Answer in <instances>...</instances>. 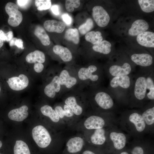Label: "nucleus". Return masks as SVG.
I'll return each instance as SVG.
<instances>
[{"label":"nucleus","mask_w":154,"mask_h":154,"mask_svg":"<svg viewBox=\"0 0 154 154\" xmlns=\"http://www.w3.org/2000/svg\"><path fill=\"white\" fill-rule=\"evenodd\" d=\"M75 68L79 88L83 90L103 85L105 76L103 66L92 63Z\"/></svg>","instance_id":"nucleus-1"},{"label":"nucleus","mask_w":154,"mask_h":154,"mask_svg":"<svg viewBox=\"0 0 154 154\" xmlns=\"http://www.w3.org/2000/svg\"><path fill=\"white\" fill-rule=\"evenodd\" d=\"M86 98L92 99L100 108L109 110L114 106L116 98L107 88L103 85L83 90Z\"/></svg>","instance_id":"nucleus-2"},{"label":"nucleus","mask_w":154,"mask_h":154,"mask_svg":"<svg viewBox=\"0 0 154 154\" xmlns=\"http://www.w3.org/2000/svg\"><path fill=\"white\" fill-rule=\"evenodd\" d=\"M153 69L154 68L140 67L139 70L135 71L134 74L129 99L140 102L146 98L147 77L149 72Z\"/></svg>","instance_id":"nucleus-3"},{"label":"nucleus","mask_w":154,"mask_h":154,"mask_svg":"<svg viewBox=\"0 0 154 154\" xmlns=\"http://www.w3.org/2000/svg\"><path fill=\"white\" fill-rule=\"evenodd\" d=\"M133 75L134 74L115 77L109 79L107 88L116 99L123 100L129 99Z\"/></svg>","instance_id":"nucleus-4"},{"label":"nucleus","mask_w":154,"mask_h":154,"mask_svg":"<svg viewBox=\"0 0 154 154\" xmlns=\"http://www.w3.org/2000/svg\"><path fill=\"white\" fill-rule=\"evenodd\" d=\"M58 76L62 95L71 90L79 88V80L75 67L70 66L60 68L59 70Z\"/></svg>","instance_id":"nucleus-5"},{"label":"nucleus","mask_w":154,"mask_h":154,"mask_svg":"<svg viewBox=\"0 0 154 154\" xmlns=\"http://www.w3.org/2000/svg\"><path fill=\"white\" fill-rule=\"evenodd\" d=\"M135 65L128 61L117 62L109 63L103 68L105 76L110 79L134 74L136 71Z\"/></svg>","instance_id":"nucleus-6"},{"label":"nucleus","mask_w":154,"mask_h":154,"mask_svg":"<svg viewBox=\"0 0 154 154\" xmlns=\"http://www.w3.org/2000/svg\"><path fill=\"white\" fill-rule=\"evenodd\" d=\"M82 90L79 88L71 90L63 94L65 96L64 104L70 109L74 114L79 116L82 114L83 108L78 103V98Z\"/></svg>","instance_id":"nucleus-7"},{"label":"nucleus","mask_w":154,"mask_h":154,"mask_svg":"<svg viewBox=\"0 0 154 154\" xmlns=\"http://www.w3.org/2000/svg\"><path fill=\"white\" fill-rule=\"evenodd\" d=\"M33 138L39 147L45 148L50 143L52 139L49 133L43 126L38 125L35 127L32 131Z\"/></svg>","instance_id":"nucleus-8"},{"label":"nucleus","mask_w":154,"mask_h":154,"mask_svg":"<svg viewBox=\"0 0 154 154\" xmlns=\"http://www.w3.org/2000/svg\"><path fill=\"white\" fill-rule=\"evenodd\" d=\"M6 13L9 16L8 23L13 27L19 26L23 20L21 13L18 10L19 8L15 4L11 2L8 3L5 7Z\"/></svg>","instance_id":"nucleus-9"},{"label":"nucleus","mask_w":154,"mask_h":154,"mask_svg":"<svg viewBox=\"0 0 154 154\" xmlns=\"http://www.w3.org/2000/svg\"><path fill=\"white\" fill-rule=\"evenodd\" d=\"M130 58L135 65L144 68H154L153 56L145 53H133L131 55Z\"/></svg>","instance_id":"nucleus-10"},{"label":"nucleus","mask_w":154,"mask_h":154,"mask_svg":"<svg viewBox=\"0 0 154 154\" xmlns=\"http://www.w3.org/2000/svg\"><path fill=\"white\" fill-rule=\"evenodd\" d=\"M92 16L97 25L100 27L106 26L110 21L109 15L100 6H96L92 9Z\"/></svg>","instance_id":"nucleus-11"},{"label":"nucleus","mask_w":154,"mask_h":154,"mask_svg":"<svg viewBox=\"0 0 154 154\" xmlns=\"http://www.w3.org/2000/svg\"><path fill=\"white\" fill-rule=\"evenodd\" d=\"M59 71L44 88V94L50 98H54L57 94L62 95L61 86L58 76Z\"/></svg>","instance_id":"nucleus-12"},{"label":"nucleus","mask_w":154,"mask_h":154,"mask_svg":"<svg viewBox=\"0 0 154 154\" xmlns=\"http://www.w3.org/2000/svg\"><path fill=\"white\" fill-rule=\"evenodd\" d=\"M7 82L11 89L19 91L25 89L27 86L29 80L25 75L21 74L18 77H13L9 78Z\"/></svg>","instance_id":"nucleus-13"},{"label":"nucleus","mask_w":154,"mask_h":154,"mask_svg":"<svg viewBox=\"0 0 154 154\" xmlns=\"http://www.w3.org/2000/svg\"><path fill=\"white\" fill-rule=\"evenodd\" d=\"M149 28L148 24L145 20L137 19L132 23L131 27L128 30V33L131 36H137L146 31Z\"/></svg>","instance_id":"nucleus-14"},{"label":"nucleus","mask_w":154,"mask_h":154,"mask_svg":"<svg viewBox=\"0 0 154 154\" xmlns=\"http://www.w3.org/2000/svg\"><path fill=\"white\" fill-rule=\"evenodd\" d=\"M28 107L23 105L19 108L13 109L8 114V117L10 119L17 121H22L28 116Z\"/></svg>","instance_id":"nucleus-15"},{"label":"nucleus","mask_w":154,"mask_h":154,"mask_svg":"<svg viewBox=\"0 0 154 154\" xmlns=\"http://www.w3.org/2000/svg\"><path fill=\"white\" fill-rule=\"evenodd\" d=\"M136 40L141 45L148 48L154 47V33L146 31L137 36Z\"/></svg>","instance_id":"nucleus-16"},{"label":"nucleus","mask_w":154,"mask_h":154,"mask_svg":"<svg viewBox=\"0 0 154 154\" xmlns=\"http://www.w3.org/2000/svg\"><path fill=\"white\" fill-rule=\"evenodd\" d=\"M43 25L45 29L50 32L61 33L64 31L66 27L64 23L54 19L46 20L44 22Z\"/></svg>","instance_id":"nucleus-17"},{"label":"nucleus","mask_w":154,"mask_h":154,"mask_svg":"<svg viewBox=\"0 0 154 154\" xmlns=\"http://www.w3.org/2000/svg\"><path fill=\"white\" fill-rule=\"evenodd\" d=\"M53 51L64 62H69L73 59V55L71 52L66 47L56 45L53 47Z\"/></svg>","instance_id":"nucleus-18"},{"label":"nucleus","mask_w":154,"mask_h":154,"mask_svg":"<svg viewBox=\"0 0 154 154\" xmlns=\"http://www.w3.org/2000/svg\"><path fill=\"white\" fill-rule=\"evenodd\" d=\"M84 141L80 137H75L70 139L66 144L67 151L70 153H74L80 151L83 147Z\"/></svg>","instance_id":"nucleus-19"},{"label":"nucleus","mask_w":154,"mask_h":154,"mask_svg":"<svg viewBox=\"0 0 154 154\" xmlns=\"http://www.w3.org/2000/svg\"><path fill=\"white\" fill-rule=\"evenodd\" d=\"M105 123L104 120L101 117L92 116L86 119L84 125L87 129H96L102 128L105 125Z\"/></svg>","instance_id":"nucleus-20"},{"label":"nucleus","mask_w":154,"mask_h":154,"mask_svg":"<svg viewBox=\"0 0 154 154\" xmlns=\"http://www.w3.org/2000/svg\"><path fill=\"white\" fill-rule=\"evenodd\" d=\"M110 137L113 143L114 147L116 149L120 150L125 146L126 143V137L123 133L112 132L110 134Z\"/></svg>","instance_id":"nucleus-21"},{"label":"nucleus","mask_w":154,"mask_h":154,"mask_svg":"<svg viewBox=\"0 0 154 154\" xmlns=\"http://www.w3.org/2000/svg\"><path fill=\"white\" fill-rule=\"evenodd\" d=\"M112 45L109 41L103 40L94 45L92 49L94 52L104 55L109 54L112 52Z\"/></svg>","instance_id":"nucleus-22"},{"label":"nucleus","mask_w":154,"mask_h":154,"mask_svg":"<svg viewBox=\"0 0 154 154\" xmlns=\"http://www.w3.org/2000/svg\"><path fill=\"white\" fill-rule=\"evenodd\" d=\"M154 70H151L146 78V98L151 100H154Z\"/></svg>","instance_id":"nucleus-23"},{"label":"nucleus","mask_w":154,"mask_h":154,"mask_svg":"<svg viewBox=\"0 0 154 154\" xmlns=\"http://www.w3.org/2000/svg\"><path fill=\"white\" fill-rule=\"evenodd\" d=\"M26 61L29 63H44L45 61L44 53L40 51L36 50L28 54L26 57Z\"/></svg>","instance_id":"nucleus-24"},{"label":"nucleus","mask_w":154,"mask_h":154,"mask_svg":"<svg viewBox=\"0 0 154 154\" xmlns=\"http://www.w3.org/2000/svg\"><path fill=\"white\" fill-rule=\"evenodd\" d=\"M129 119L135 125L137 130L139 132H141L145 129V123L142 116L137 113L134 112L131 114L129 117Z\"/></svg>","instance_id":"nucleus-25"},{"label":"nucleus","mask_w":154,"mask_h":154,"mask_svg":"<svg viewBox=\"0 0 154 154\" xmlns=\"http://www.w3.org/2000/svg\"><path fill=\"white\" fill-rule=\"evenodd\" d=\"M34 34L43 45L47 46L50 44L49 37L42 26H38L36 27L34 31Z\"/></svg>","instance_id":"nucleus-26"},{"label":"nucleus","mask_w":154,"mask_h":154,"mask_svg":"<svg viewBox=\"0 0 154 154\" xmlns=\"http://www.w3.org/2000/svg\"><path fill=\"white\" fill-rule=\"evenodd\" d=\"M105 131L103 128L96 129L91 137L92 143L95 145H101L106 141Z\"/></svg>","instance_id":"nucleus-27"},{"label":"nucleus","mask_w":154,"mask_h":154,"mask_svg":"<svg viewBox=\"0 0 154 154\" xmlns=\"http://www.w3.org/2000/svg\"><path fill=\"white\" fill-rule=\"evenodd\" d=\"M64 38L67 40L77 44L80 42V36L78 29L76 28H69L66 31Z\"/></svg>","instance_id":"nucleus-28"},{"label":"nucleus","mask_w":154,"mask_h":154,"mask_svg":"<svg viewBox=\"0 0 154 154\" xmlns=\"http://www.w3.org/2000/svg\"><path fill=\"white\" fill-rule=\"evenodd\" d=\"M40 110L43 115L49 117L53 122L59 121L60 118L51 106L47 105H44L41 108Z\"/></svg>","instance_id":"nucleus-29"},{"label":"nucleus","mask_w":154,"mask_h":154,"mask_svg":"<svg viewBox=\"0 0 154 154\" xmlns=\"http://www.w3.org/2000/svg\"><path fill=\"white\" fill-rule=\"evenodd\" d=\"M86 40L94 45L103 40V38L100 32L91 31L87 33L85 36Z\"/></svg>","instance_id":"nucleus-30"},{"label":"nucleus","mask_w":154,"mask_h":154,"mask_svg":"<svg viewBox=\"0 0 154 154\" xmlns=\"http://www.w3.org/2000/svg\"><path fill=\"white\" fill-rule=\"evenodd\" d=\"M14 154H31L29 147L25 142L17 140L14 148Z\"/></svg>","instance_id":"nucleus-31"},{"label":"nucleus","mask_w":154,"mask_h":154,"mask_svg":"<svg viewBox=\"0 0 154 154\" xmlns=\"http://www.w3.org/2000/svg\"><path fill=\"white\" fill-rule=\"evenodd\" d=\"M54 110L59 117L61 118L64 116L71 117L74 114L70 108L65 104L63 107L60 105L57 106Z\"/></svg>","instance_id":"nucleus-32"},{"label":"nucleus","mask_w":154,"mask_h":154,"mask_svg":"<svg viewBox=\"0 0 154 154\" xmlns=\"http://www.w3.org/2000/svg\"><path fill=\"white\" fill-rule=\"evenodd\" d=\"M138 3L142 10L143 12L149 13L154 11V0H139Z\"/></svg>","instance_id":"nucleus-33"},{"label":"nucleus","mask_w":154,"mask_h":154,"mask_svg":"<svg viewBox=\"0 0 154 154\" xmlns=\"http://www.w3.org/2000/svg\"><path fill=\"white\" fill-rule=\"evenodd\" d=\"M142 116L147 125L153 124L154 123V107L147 109L143 113Z\"/></svg>","instance_id":"nucleus-34"},{"label":"nucleus","mask_w":154,"mask_h":154,"mask_svg":"<svg viewBox=\"0 0 154 154\" xmlns=\"http://www.w3.org/2000/svg\"><path fill=\"white\" fill-rule=\"evenodd\" d=\"M94 27V23L92 19L88 18L86 22L79 27L78 31L82 35L86 34Z\"/></svg>","instance_id":"nucleus-35"},{"label":"nucleus","mask_w":154,"mask_h":154,"mask_svg":"<svg viewBox=\"0 0 154 154\" xmlns=\"http://www.w3.org/2000/svg\"><path fill=\"white\" fill-rule=\"evenodd\" d=\"M35 4L38 10H45L50 7L51 1L50 0H36L35 1Z\"/></svg>","instance_id":"nucleus-36"},{"label":"nucleus","mask_w":154,"mask_h":154,"mask_svg":"<svg viewBox=\"0 0 154 154\" xmlns=\"http://www.w3.org/2000/svg\"><path fill=\"white\" fill-rule=\"evenodd\" d=\"M80 5V1L78 0H66L65 2V7L66 10L72 12L75 8H78Z\"/></svg>","instance_id":"nucleus-37"},{"label":"nucleus","mask_w":154,"mask_h":154,"mask_svg":"<svg viewBox=\"0 0 154 154\" xmlns=\"http://www.w3.org/2000/svg\"><path fill=\"white\" fill-rule=\"evenodd\" d=\"M44 68V66L42 63H35L34 69L35 71L37 72L40 73L42 72Z\"/></svg>","instance_id":"nucleus-38"},{"label":"nucleus","mask_w":154,"mask_h":154,"mask_svg":"<svg viewBox=\"0 0 154 154\" xmlns=\"http://www.w3.org/2000/svg\"><path fill=\"white\" fill-rule=\"evenodd\" d=\"M62 18L63 21L67 25L71 24L72 19L70 16L67 13H65L62 15Z\"/></svg>","instance_id":"nucleus-39"},{"label":"nucleus","mask_w":154,"mask_h":154,"mask_svg":"<svg viewBox=\"0 0 154 154\" xmlns=\"http://www.w3.org/2000/svg\"><path fill=\"white\" fill-rule=\"evenodd\" d=\"M131 154H144L143 150L141 147L136 146L133 149Z\"/></svg>","instance_id":"nucleus-40"},{"label":"nucleus","mask_w":154,"mask_h":154,"mask_svg":"<svg viewBox=\"0 0 154 154\" xmlns=\"http://www.w3.org/2000/svg\"><path fill=\"white\" fill-rule=\"evenodd\" d=\"M30 1V0H17V1L19 5L22 8L26 7Z\"/></svg>","instance_id":"nucleus-41"},{"label":"nucleus","mask_w":154,"mask_h":154,"mask_svg":"<svg viewBox=\"0 0 154 154\" xmlns=\"http://www.w3.org/2000/svg\"><path fill=\"white\" fill-rule=\"evenodd\" d=\"M15 45L16 46L19 48H21L22 49L24 48L23 45V41L21 39L17 38L15 41Z\"/></svg>","instance_id":"nucleus-42"},{"label":"nucleus","mask_w":154,"mask_h":154,"mask_svg":"<svg viewBox=\"0 0 154 154\" xmlns=\"http://www.w3.org/2000/svg\"><path fill=\"white\" fill-rule=\"evenodd\" d=\"M51 9L53 13L55 15H59L60 12L58 6L56 5H53L51 7Z\"/></svg>","instance_id":"nucleus-43"},{"label":"nucleus","mask_w":154,"mask_h":154,"mask_svg":"<svg viewBox=\"0 0 154 154\" xmlns=\"http://www.w3.org/2000/svg\"><path fill=\"white\" fill-rule=\"evenodd\" d=\"M5 36L7 38L6 41H10L13 37V33L12 31H10L5 33Z\"/></svg>","instance_id":"nucleus-44"},{"label":"nucleus","mask_w":154,"mask_h":154,"mask_svg":"<svg viewBox=\"0 0 154 154\" xmlns=\"http://www.w3.org/2000/svg\"><path fill=\"white\" fill-rule=\"evenodd\" d=\"M0 37L3 41H6L7 38L5 33L2 30L0 29Z\"/></svg>","instance_id":"nucleus-45"},{"label":"nucleus","mask_w":154,"mask_h":154,"mask_svg":"<svg viewBox=\"0 0 154 154\" xmlns=\"http://www.w3.org/2000/svg\"><path fill=\"white\" fill-rule=\"evenodd\" d=\"M17 39L15 37L13 38L9 41V45L10 46H12L15 45V40Z\"/></svg>","instance_id":"nucleus-46"},{"label":"nucleus","mask_w":154,"mask_h":154,"mask_svg":"<svg viewBox=\"0 0 154 154\" xmlns=\"http://www.w3.org/2000/svg\"><path fill=\"white\" fill-rule=\"evenodd\" d=\"M82 154H95L93 152L90 150H86L83 152Z\"/></svg>","instance_id":"nucleus-47"},{"label":"nucleus","mask_w":154,"mask_h":154,"mask_svg":"<svg viewBox=\"0 0 154 154\" xmlns=\"http://www.w3.org/2000/svg\"><path fill=\"white\" fill-rule=\"evenodd\" d=\"M3 44V41L0 37V48L2 46Z\"/></svg>","instance_id":"nucleus-48"},{"label":"nucleus","mask_w":154,"mask_h":154,"mask_svg":"<svg viewBox=\"0 0 154 154\" xmlns=\"http://www.w3.org/2000/svg\"><path fill=\"white\" fill-rule=\"evenodd\" d=\"M120 154H129L127 152L125 151L121 153Z\"/></svg>","instance_id":"nucleus-49"},{"label":"nucleus","mask_w":154,"mask_h":154,"mask_svg":"<svg viewBox=\"0 0 154 154\" xmlns=\"http://www.w3.org/2000/svg\"><path fill=\"white\" fill-rule=\"evenodd\" d=\"M2 145V142L1 141H0V148L1 147ZM0 154H1L0 153Z\"/></svg>","instance_id":"nucleus-50"},{"label":"nucleus","mask_w":154,"mask_h":154,"mask_svg":"<svg viewBox=\"0 0 154 154\" xmlns=\"http://www.w3.org/2000/svg\"><path fill=\"white\" fill-rule=\"evenodd\" d=\"M0 91H1V88H0Z\"/></svg>","instance_id":"nucleus-51"}]
</instances>
